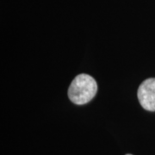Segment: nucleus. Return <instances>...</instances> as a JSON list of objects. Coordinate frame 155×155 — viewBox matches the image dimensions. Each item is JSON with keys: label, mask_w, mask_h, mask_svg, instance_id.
<instances>
[{"label": "nucleus", "mask_w": 155, "mask_h": 155, "mask_svg": "<svg viewBox=\"0 0 155 155\" xmlns=\"http://www.w3.org/2000/svg\"><path fill=\"white\" fill-rule=\"evenodd\" d=\"M97 84L93 78L88 74L78 75L72 81L68 89V97L75 104H84L95 97Z\"/></svg>", "instance_id": "1"}, {"label": "nucleus", "mask_w": 155, "mask_h": 155, "mask_svg": "<svg viewBox=\"0 0 155 155\" xmlns=\"http://www.w3.org/2000/svg\"><path fill=\"white\" fill-rule=\"evenodd\" d=\"M138 99L141 107L148 111H155V78H147L139 86Z\"/></svg>", "instance_id": "2"}, {"label": "nucleus", "mask_w": 155, "mask_h": 155, "mask_svg": "<svg viewBox=\"0 0 155 155\" xmlns=\"http://www.w3.org/2000/svg\"><path fill=\"white\" fill-rule=\"evenodd\" d=\"M127 155H132V154H127Z\"/></svg>", "instance_id": "3"}]
</instances>
